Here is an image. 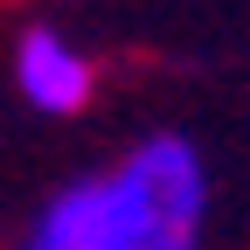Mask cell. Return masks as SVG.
I'll list each match as a JSON object with an SVG mask.
<instances>
[{"label":"cell","instance_id":"cell-2","mask_svg":"<svg viewBox=\"0 0 250 250\" xmlns=\"http://www.w3.org/2000/svg\"><path fill=\"white\" fill-rule=\"evenodd\" d=\"M14 83H21V98L35 104V111L70 118V111L90 104V56L62 35V28L28 21L21 42H14Z\"/></svg>","mask_w":250,"mask_h":250},{"label":"cell","instance_id":"cell-1","mask_svg":"<svg viewBox=\"0 0 250 250\" xmlns=\"http://www.w3.org/2000/svg\"><path fill=\"white\" fill-rule=\"evenodd\" d=\"M208 167L195 139L153 132L118 167L83 174L35 208L21 250H202Z\"/></svg>","mask_w":250,"mask_h":250}]
</instances>
